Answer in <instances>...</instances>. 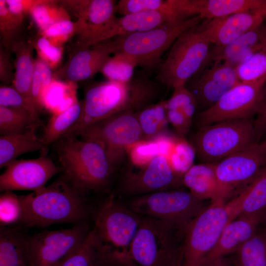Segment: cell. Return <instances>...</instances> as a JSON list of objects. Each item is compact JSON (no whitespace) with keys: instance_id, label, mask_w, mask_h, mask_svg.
I'll list each match as a JSON object with an SVG mask.
<instances>
[{"instance_id":"e0dca14e","label":"cell","mask_w":266,"mask_h":266,"mask_svg":"<svg viewBox=\"0 0 266 266\" xmlns=\"http://www.w3.org/2000/svg\"><path fill=\"white\" fill-rule=\"evenodd\" d=\"M240 82L235 66L226 62H214L209 67L204 66L185 85L194 96L197 106L205 110Z\"/></svg>"},{"instance_id":"f6af8a7d","label":"cell","mask_w":266,"mask_h":266,"mask_svg":"<svg viewBox=\"0 0 266 266\" xmlns=\"http://www.w3.org/2000/svg\"><path fill=\"white\" fill-rule=\"evenodd\" d=\"M166 110L181 111L192 122L197 106L193 94L185 85H182L174 88L171 97L166 100Z\"/></svg>"},{"instance_id":"cb8c5ba5","label":"cell","mask_w":266,"mask_h":266,"mask_svg":"<svg viewBox=\"0 0 266 266\" xmlns=\"http://www.w3.org/2000/svg\"><path fill=\"white\" fill-rule=\"evenodd\" d=\"M182 182L191 193L203 200L226 201L231 195L219 182L214 163L194 165L183 175Z\"/></svg>"},{"instance_id":"9a60e30c","label":"cell","mask_w":266,"mask_h":266,"mask_svg":"<svg viewBox=\"0 0 266 266\" xmlns=\"http://www.w3.org/2000/svg\"><path fill=\"white\" fill-rule=\"evenodd\" d=\"M214 164L219 182L231 194L236 187L250 183L266 165V137Z\"/></svg>"},{"instance_id":"4fadbf2b","label":"cell","mask_w":266,"mask_h":266,"mask_svg":"<svg viewBox=\"0 0 266 266\" xmlns=\"http://www.w3.org/2000/svg\"><path fill=\"white\" fill-rule=\"evenodd\" d=\"M265 80L240 82L198 116L200 128L226 120L251 119L257 113Z\"/></svg>"},{"instance_id":"6da1fadb","label":"cell","mask_w":266,"mask_h":266,"mask_svg":"<svg viewBox=\"0 0 266 266\" xmlns=\"http://www.w3.org/2000/svg\"><path fill=\"white\" fill-rule=\"evenodd\" d=\"M60 140L57 152L66 180L80 191L100 189L108 183L115 168L100 143L72 134Z\"/></svg>"},{"instance_id":"4dcf8cb0","label":"cell","mask_w":266,"mask_h":266,"mask_svg":"<svg viewBox=\"0 0 266 266\" xmlns=\"http://www.w3.org/2000/svg\"><path fill=\"white\" fill-rule=\"evenodd\" d=\"M149 72L141 70L128 82L129 100L127 110L134 112L155 103L160 93L159 82L152 80Z\"/></svg>"},{"instance_id":"2e32d148","label":"cell","mask_w":266,"mask_h":266,"mask_svg":"<svg viewBox=\"0 0 266 266\" xmlns=\"http://www.w3.org/2000/svg\"><path fill=\"white\" fill-rule=\"evenodd\" d=\"M137 170L127 169L120 183L121 192L133 197L167 190L177 185L182 178L172 169L167 159L158 156Z\"/></svg>"},{"instance_id":"44dd1931","label":"cell","mask_w":266,"mask_h":266,"mask_svg":"<svg viewBox=\"0 0 266 266\" xmlns=\"http://www.w3.org/2000/svg\"><path fill=\"white\" fill-rule=\"evenodd\" d=\"M179 8L185 17L199 15L203 20L244 11L266 17V0H180Z\"/></svg>"},{"instance_id":"60d3db41","label":"cell","mask_w":266,"mask_h":266,"mask_svg":"<svg viewBox=\"0 0 266 266\" xmlns=\"http://www.w3.org/2000/svg\"><path fill=\"white\" fill-rule=\"evenodd\" d=\"M241 82L266 80V47L251 55L236 67Z\"/></svg>"},{"instance_id":"30bf717a","label":"cell","mask_w":266,"mask_h":266,"mask_svg":"<svg viewBox=\"0 0 266 266\" xmlns=\"http://www.w3.org/2000/svg\"><path fill=\"white\" fill-rule=\"evenodd\" d=\"M73 134L100 143L114 168L121 162L130 146L143 140L136 114L131 110L118 113Z\"/></svg>"},{"instance_id":"3957f363","label":"cell","mask_w":266,"mask_h":266,"mask_svg":"<svg viewBox=\"0 0 266 266\" xmlns=\"http://www.w3.org/2000/svg\"><path fill=\"white\" fill-rule=\"evenodd\" d=\"M141 219V215L121 204L113 195L99 210L94 229L105 258L113 266H133L131 248Z\"/></svg>"},{"instance_id":"f546056e","label":"cell","mask_w":266,"mask_h":266,"mask_svg":"<svg viewBox=\"0 0 266 266\" xmlns=\"http://www.w3.org/2000/svg\"><path fill=\"white\" fill-rule=\"evenodd\" d=\"M234 199L238 206L239 215H259L265 212L266 210V165Z\"/></svg>"},{"instance_id":"d4e9b609","label":"cell","mask_w":266,"mask_h":266,"mask_svg":"<svg viewBox=\"0 0 266 266\" xmlns=\"http://www.w3.org/2000/svg\"><path fill=\"white\" fill-rule=\"evenodd\" d=\"M33 123L23 133L0 136V168L7 167L21 155L33 151H46L45 137L38 136Z\"/></svg>"},{"instance_id":"11a10c76","label":"cell","mask_w":266,"mask_h":266,"mask_svg":"<svg viewBox=\"0 0 266 266\" xmlns=\"http://www.w3.org/2000/svg\"><path fill=\"white\" fill-rule=\"evenodd\" d=\"M96 266H112L103 260H100Z\"/></svg>"},{"instance_id":"7c38bea8","label":"cell","mask_w":266,"mask_h":266,"mask_svg":"<svg viewBox=\"0 0 266 266\" xmlns=\"http://www.w3.org/2000/svg\"><path fill=\"white\" fill-rule=\"evenodd\" d=\"M129 100L128 83L108 80L91 87L82 101L77 121L66 134H73L118 113L127 111Z\"/></svg>"},{"instance_id":"836d02e7","label":"cell","mask_w":266,"mask_h":266,"mask_svg":"<svg viewBox=\"0 0 266 266\" xmlns=\"http://www.w3.org/2000/svg\"><path fill=\"white\" fill-rule=\"evenodd\" d=\"M101 256V244L93 229L56 266H96Z\"/></svg>"},{"instance_id":"277c9868","label":"cell","mask_w":266,"mask_h":266,"mask_svg":"<svg viewBox=\"0 0 266 266\" xmlns=\"http://www.w3.org/2000/svg\"><path fill=\"white\" fill-rule=\"evenodd\" d=\"M184 231L171 223L141 216L131 248L133 266H170L183 255Z\"/></svg>"},{"instance_id":"816d5d0a","label":"cell","mask_w":266,"mask_h":266,"mask_svg":"<svg viewBox=\"0 0 266 266\" xmlns=\"http://www.w3.org/2000/svg\"><path fill=\"white\" fill-rule=\"evenodd\" d=\"M9 10L12 13L25 16L30 14L38 0H5Z\"/></svg>"},{"instance_id":"8992f818","label":"cell","mask_w":266,"mask_h":266,"mask_svg":"<svg viewBox=\"0 0 266 266\" xmlns=\"http://www.w3.org/2000/svg\"><path fill=\"white\" fill-rule=\"evenodd\" d=\"M238 215L233 198L228 202H211L201 211L185 230L182 266H201L226 226Z\"/></svg>"},{"instance_id":"ee69618b","label":"cell","mask_w":266,"mask_h":266,"mask_svg":"<svg viewBox=\"0 0 266 266\" xmlns=\"http://www.w3.org/2000/svg\"><path fill=\"white\" fill-rule=\"evenodd\" d=\"M24 207L20 196L11 191L3 192L0 196V226H9L21 223Z\"/></svg>"},{"instance_id":"f1b7e54d","label":"cell","mask_w":266,"mask_h":266,"mask_svg":"<svg viewBox=\"0 0 266 266\" xmlns=\"http://www.w3.org/2000/svg\"><path fill=\"white\" fill-rule=\"evenodd\" d=\"M177 138L166 133L150 139L140 140L127 150L131 164L142 167L148 164L158 156L168 158Z\"/></svg>"},{"instance_id":"7a4b0ae2","label":"cell","mask_w":266,"mask_h":266,"mask_svg":"<svg viewBox=\"0 0 266 266\" xmlns=\"http://www.w3.org/2000/svg\"><path fill=\"white\" fill-rule=\"evenodd\" d=\"M80 192L64 178L40 190L20 196L24 207L22 223L29 227H43L82 222L87 208Z\"/></svg>"},{"instance_id":"5b68a950","label":"cell","mask_w":266,"mask_h":266,"mask_svg":"<svg viewBox=\"0 0 266 266\" xmlns=\"http://www.w3.org/2000/svg\"><path fill=\"white\" fill-rule=\"evenodd\" d=\"M203 20L199 15L194 16L166 23L147 31L115 36L113 37L116 44L114 53L129 56L135 61L137 66L147 71L158 70L164 53L177 38Z\"/></svg>"},{"instance_id":"4316f807","label":"cell","mask_w":266,"mask_h":266,"mask_svg":"<svg viewBox=\"0 0 266 266\" xmlns=\"http://www.w3.org/2000/svg\"><path fill=\"white\" fill-rule=\"evenodd\" d=\"M34 49L32 42H27L22 38L13 44L11 51L15 55V71L12 86L36 109L31 92L34 71V59L33 58Z\"/></svg>"},{"instance_id":"e575fe53","label":"cell","mask_w":266,"mask_h":266,"mask_svg":"<svg viewBox=\"0 0 266 266\" xmlns=\"http://www.w3.org/2000/svg\"><path fill=\"white\" fill-rule=\"evenodd\" d=\"M141 127L143 140L166 133L168 123L166 100H161L135 112Z\"/></svg>"},{"instance_id":"83f0119b","label":"cell","mask_w":266,"mask_h":266,"mask_svg":"<svg viewBox=\"0 0 266 266\" xmlns=\"http://www.w3.org/2000/svg\"><path fill=\"white\" fill-rule=\"evenodd\" d=\"M182 20L156 11H143L117 18L110 33L109 38L147 31L170 22Z\"/></svg>"},{"instance_id":"7402d4cb","label":"cell","mask_w":266,"mask_h":266,"mask_svg":"<svg viewBox=\"0 0 266 266\" xmlns=\"http://www.w3.org/2000/svg\"><path fill=\"white\" fill-rule=\"evenodd\" d=\"M264 213L239 215L230 221L224 229L216 245L206 257L202 265L234 254L263 223Z\"/></svg>"},{"instance_id":"9f6ffc18","label":"cell","mask_w":266,"mask_h":266,"mask_svg":"<svg viewBox=\"0 0 266 266\" xmlns=\"http://www.w3.org/2000/svg\"><path fill=\"white\" fill-rule=\"evenodd\" d=\"M183 258H181L175 262H174L170 266H182Z\"/></svg>"},{"instance_id":"f5cc1de1","label":"cell","mask_w":266,"mask_h":266,"mask_svg":"<svg viewBox=\"0 0 266 266\" xmlns=\"http://www.w3.org/2000/svg\"><path fill=\"white\" fill-rule=\"evenodd\" d=\"M34 68L40 75L44 91L45 88L51 83L54 78L52 69L45 62L38 57L34 59Z\"/></svg>"},{"instance_id":"603a6c76","label":"cell","mask_w":266,"mask_h":266,"mask_svg":"<svg viewBox=\"0 0 266 266\" xmlns=\"http://www.w3.org/2000/svg\"><path fill=\"white\" fill-rule=\"evenodd\" d=\"M266 47V23L247 32L231 44L210 49V62H226L235 67Z\"/></svg>"},{"instance_id":"ffe728a7","label":"cell","mask_w":266,"mask_h":266,"mask_svg":"<svg viewBox=\"0 0 266 266\" xmlns=\"http://www.w3.org/2000/svg\"><path fill=\"white\" fill-rule=\"evenodd\" d=\"M115 51L113 38L79 50L71 55L67 62L54 72V77L76 83L92 78L100 71Z\"/></svg>"},{"instance_id":"db71d44e","label":"cell","mask_w":266,"mask_h":266,"mask_svg":"<svg viewBox=\"0 0 266 266\" xmlns=\"http://www.w3.org/2000/svg\"><path fill=\"white\" fill-rule=\"evenodd\" d=\"M233 260H230L226 256L203 264L201 266H233Z\"/></svg>"},{"instance_id":"ac0fdd59","label":"cell","mask_w":266,"mask_h":266,"mask_svg":"<svg viewBox=\"0 0 266 266\" xmlns=\"http://www.w3.org/2000/svg\"><path fill=\"white\" fill-rule=\"evenodd\" d=\"M45 152L36 159L16 160L7 166L0 176V191L36 192L45 188L50 179L63 171Z\"/></svg>"},{"instance_id":"ab89813d","label":"cell","mask_w":266,"mask_h":266,"mask_svg":"<svg viewBox=\"0 0 266 266\" xmlns=\"http://www.w3.org/2000/svg\"><path fill=\"white\" fill-rule=\"evenodd\" d=\"M136 66L135 61L129 56L116 53L106 61L100 71L109 81L128 83L133 76Z\"/></svg>"},{"instance_id":"f35d334b","label":"cell","mask_w":266,"mask_h":266,"mask_svg":"<svg viewBox=\"0 0 266 266\" xmlns=\"http://www.w3.org/2000/svg\"><path fill=\"white\" fill-rule=\"evenodd\" d=\"M25 16L11 13L5 0H0V45L11 51L13 44L21 39Z\"/></svg>"},{"instance_id":"681fc988","label":"cell","mask_w":266,"mask_h":266,"mask_svg":"<svg viewBox=\"0 0 266 266\" xmlns=\"http://www.w3.org/2000/svg\"><path fill=\"white\" fill-rule=\"evenodd\" d=\"M166 115L168 123L180 135L184 136L189 132L192 122L183 112L175 109L166 110Z\"/></svg>"},{"instance_id":"d590c367","label":"cell","mask_w":266,"mask_h":266,"mask_svg":"<svg viewBox=\"0 0 266 266\" xmlns=\"http://www.w3.org/2000/svg\"><path fill=\"white\" fill-rule=\"evenodd\" d=\"M82 101H77L65 111L53 114L45 132V146L57 141L77 121L82 112Z\"/></svg>"},{"instance_id":"9c48e42d","label":"cell","mask_w":266,"mask_h":266,"mask_svg":"<svg viewBox=\"0 0 266 266\" xmlns=\"http://www.w3.org/2000/svg\"><path fill=\"white\" fill-rule=\"evenodd\" d=\"M207 206L190 191L167 190L134 197L127 206L140 215L168 222L185 231Z\"/></svg>"},{"instance_id":"f907efd6","label":"cell","mask_w":266,"mask_h":266,"mask_svg":"<svg viewBox=\"0 0 266 266\" xmlns=\"http://www.w3.org/2000/svg\"><path fill=\"white\" fill-rule=\"evenodd\" d=\"M256 115L254 127L258 140L260 142L262 136L266 133V81L262 87L260 103Z\"/></svg>"},{"instance_id":"74e56055","label":"cell","mask_w":266,"mask_h":266,"mask_svg":"<svg viewBox=\"0 0 266 266\" xmlns=\"http://www.w3.org/2000/svg\"><path fill=\"white\" fill-rule=\"evenodd\" d=\"M34 122L32 113L22 107L0 105L1 135L22 133Z\"/></svg>"},{"instance_id":"8fae6325","label":"cell","mask_w":266,"mask_h":266,"mask_svg":"<svg viewBox=\"0 0 266 266\" xmlns=\"http://www.w3.org/2000/svg\"><path fill=\"white\" fill-rule=\"evenodd\" d=\"M59 3L83 22L82 31L74 37L71 55L109 39L118 17L117 2L114 0H62Z\"/></svg>"},{"instance_id":"484cf974","label":"cell","mask_w":266,"mask_h":266,"mask_svg":"<svg viewBox=\"0 0 266 266\" xmlns=\"http://www.w3.org/2000/svg\"><path fill=\"white\" fill-rule=\"evenodd\" d=\"M30 236L20 228L0 226V266H29Z\"/></svg>"},{"instance_id":"7dc6e473","label":"cell","mask_w":266,"mask_h":266,"mask_svg":"<svg viewBox=\"0 0 266 266\" xmlns=\"http://www.w3.org/2000/svg\"><path fill=\"white\" fill-rule=\"evenodd\" d=\"M0 105L5 107H22L32 114L34 122L40 123L39 113L31 106L23 96L13 86L1 85L0 87Z\"/></svg>"},{"instance_id":"d6a6232c","label":"cell","mask_w":266,"mask_h":266,"mask_svg":"<svg viewBox=\"0 0 266 266\" xmlns=\"http://www.w3.org/2000/svg\"><path fill=\"white\" fill-rule=\"evenodd\" d=\"M235 266H266V227L262 224L234 254Z\"/></svg>"},{"instance_id":"b9f144b4","label":"cell","mask_w":266,"mask_h":266,"mask_svg":"<svg viewBox=\"0 0 266 266\" xmlns=\"http://www.w3.org/2000/svg\"><path fill=\"white\" fill-rule=\"evenodd\" d=\"M196 156L192 144L178 138L167 159L173 171L180 177L193 165Z\"/></svg>"},{"instance_id":"52a82bcc","label":"cell","mask_w":266,"mask_h":266,"mask_svg":"<svg viewBox=\"0 0 266 266\" xmlns=\"http://www.w3.org/2000/svg\"><path fill=\"white\" fill-rule=\"evenodd\" d=\"M196 156L202 163H216L259 142L251 119L223 121L199 128L193 137Z\"/></svg>"},{"instance_id":"bcb514c9","label":"cell","mask_w":266,"mask_h":266,"mask_svg":"<svg viewBox=\"0 0 266 266\" xmlns=\"http://www.w3.org/2000/svg\"><path fill=\"white\" fill-rule=\"evenodd\" d=\"M37 57L45 62L52 70L60 64L63 54V47L52 44L47 38L39 33L32 41Z\"/></svg>"},{"instance_id":"6f0895ef","label":"cell","mask_w":266,"mask_h":266,"mask_svg":"<svg viewBox=\"0 0 266 266\" xmlns=\"http://www.w3.org/2000/svg\"><path fill=\"white\" fill-rule=\"evenodd\" d=\"M262 224L266 227V210L264 213L263 221Z\"/></svg>"},{"instance_id":"8d00e7d4","label":"cell","mask_w":266,"mask_h":266,"mask_svg":"<svg viewBox=\"0 0 266 266\" xmlns=\"http://www.w3.org/2000/svg\"><path fill=\"white\" fill-rule=\"evenodd\" d=\"M33 21L42 31L60 22L71 20L67 10L55 0H38L30 14Z\"/></svg>"},{"instance_id":"7bdbcfd3","label":"cell","mask_w":266,"mask_h":266,"mask_svg":"<svg viewBox=\"0 0 266 266\" xmlns=\"http://www.w3.org/2000/svg\"><path fill=\"white\" fill-rule=\"evenodd\" d=\"M83 22L76 20H65L57 23L48 28L39 31L38 33L45 37L53 45L63 47V45L75 37L82 30Z\"/></svg>"},{"instance_id":"d6986e66","label":"cell","mask_w":266,"mask_h":266,"mask_svg":"<svg viewBox=\"0 0 266 266\" xmlns=\"http://www.w3.org/2000/svg\"><path fill=\"white\" fill-rule=\"evenodd\" d=\"M266 17L250 11L204 19L198 25L202 37L210 44L220 47L234 42L247 32L262 24Z\"/></svg>"},{"instance_id":"ba28073f","label":"cell","mask_w":266,"mask_h":266,"mask_svg":"<svg viewBox=\"0 0 266 266\" xmlns=\"http://www.w3.org/2000/svg\"><path fill=\"white\" fill-rule=\"evenodd\" d=\"M198 25L175 40L158 70L157 81L173 89L185 85L207 64L211 44L201 35Z\"/></svg>"},{"instance_id":"5bb4252c","label":"cell","mask_w":266,"mask_h":266,"mask_svg":"<svg viewBox=\"0 0 266 266\" xmlns=\"http://www.w3.org/2000/svg\"><path fill=\"white\" fill-rule=\"evenodd\" d=\"M83 222L68 229L45 230L30 236L29 266H56L89 232Z\"/></svg>"},{"instance_id":"1f68e13d","label":"cell","mask_w":266,"mask_h":266,"mask_svg":"<svg viewBox=\"0 0 266 266\" xmlns=\"http://www.w3.org/2000/svg\"><path fill=\"white\" fill-rule=\"evenodd\" d=\"M76 82H67L54 77L44 90L42 100L44 107L53 114H59L78 101Z\"/></svg>"},{"instance_id":"c3c4849f","label":"cell","mask_w":266,"mask_h":266,"mask_svg":"<svg viewBox=\"0 0 266 266\" xmlns=\"http://www.w3.org/2000/svg\"><path fill=\"white\" fill-rule=\"evenodd\" d=\"M11 52L0 45V81L4 85H12L14 79L15 72L10 60Z\"/></svg>"}]
</instances>
